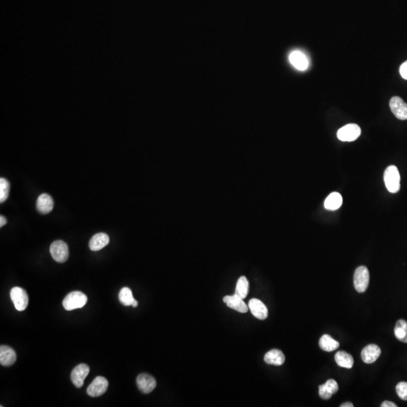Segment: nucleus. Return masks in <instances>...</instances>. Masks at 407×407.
<instances>
[{"mask_svg": "<svg viewBox=\"0 0 407 407\" xmlns=\"http://www.w3.org/2000/svg\"><path fill=\"white\" fill-rule=\"evenodd\" d=\"M384 181L387 190L391 193L399 192L401 189V176L396 166L391 165L386 168L384 174Z\"/></svg>", "mask_w": 407, "mask_h": 407, "instance_id": "obj_1", "label": "nucleus"}, {"mask_svg": "<svg viewBox=\"0 0 407 407\" xmlns=\"http://www.w3.org/2000/svg\"><path fill=\"white\" fill-rule=\"evenodd\" d=\"M88 297L80 291H73L69 293L63 301V306L66 310L81 309L86 305Z\"/></svg>", "mask_w": 407, "mask_h": 407, "instance_id": "obj_2", "label": "nucleus"}, {"mask_svg": "<svg viewBox=\"0 0 407 407\" xmlns=\"http://www.w3.org/2000/svg\"><path fill=\"white\" fill-rule=\"evenodd\" d=\"M370 282V273L366 267H360L355 270L354 274V286L358 293H363L367 290Z\"/></svg>", "mask_w": 407, "mask_h": 407, "instance_id": "obj_3", "label": "nucleus"}, {"mask_svg": "<svg viewBox=\"0 0 407 407\" xmlns=\"http://www.w3.org/2000/svg\"><path fill=\"white\" fill-rule=\"evenodd\" d=\"M50 253L52 258L60 263H65L69 257V248L68 244L61 240L54 241L51 244Z\"/></svg>", "mask_w": 407, "mask_h": 407, "instance_id": "obj_4", "label": "nucleus"}, {"mask_svg": "<svg viewBox=\"0 0 407 407\" xmlns=\"http://www.w3.org/2000/svg\"><path fill=\"white\" fill-rule=\"evenodd\" d=\"M10 297L14 303V307L19 312L25 310L29 303L28 295L21 287H13L10 292Z\"/></svg>", "mask_w": 407, "mask_h": 407, "instance_id": "obj_5", "label": "nucleus"}, {"mask_svg": "<svg viewBox=\"0 0 407 407\" xmlns=\"http://www.w3.org/2000/svg\"><path fill=\"white\" fill-rule=\"evenodd\" d=\"M361 134V129L356 124H348L341 128L337 132V137L343 142L356 140Z\"/></svg>", "mask_w": 407, "mask_h": 407, "instance_id": "obj_6", "label": "nucleus"}, {"mask_svg": "<svg viewBox=\"0 0 407 407\" xmlns=\"http://www.w3.org/2000/svg\"><path fill=\"white\" fill-rule=\"evenodd\" d=\"M109 382L106 378L97 376L87 389V394L92 398L101 396L107 392Z\"/></svg>", "mask_w": 407, "mask_h": 407, "instance_id": "obj_7", "label": "nucleus"}, {"mask_svg": "<svg viewBox=\"0 0 407 407\" xmlns=\"http://www.w3.org/2000/svg\"><path fill=\"white\" fill-rule=\"evenodd\" d=\"M90 368L85 363L78 365L72 370L71 373V380L76 388L83 386L85 378L89 374Z\"/></svg>", "mask_w": 407, "mask_h": 407, "instance_id": "obj_8", "label": "nucleus"}, {"mask_svg": "<svg viewBox=\"0 0 407 407\" xmlns=\"http://www.w3.org/2000/svg\"><path fill=\"white\" fill-rule=\"evenodd\" d=\"M136 385L141 392L149 394L155 389L156 381L150 375L142 373L136 378Z\"/></svg>", "mask_w": 407, "mask_h": 407, "instance_id": "obj_9", "label": "nucleus"}, {"mask_svg": "<svg viewBox=\"0 0 407 407\" xmlns=\"http://www.w3.org/2000/svg\"><path fill=\"white\" fill-rule=\"evenodd\" d=\"M392 113L400 120L407 119V104L399 97H394L390 100Z\"/></svg>", "mask_w": 407, "mask_h": 407, "instance_id": "obj_10", "label": "nucleus"}, {"mask_svg": "<svg viewBox=\"0 0 407 407\" xmlns=\"http://www.w3.org/2000/svg\"><path fill=\"white\" fill-rule=\"evenodd\" d=\"M250 310L255 318L260 320L267 319L268 317V309L267 306L260 299H252L250 300Z\"/></svg>", "mask_w": 407, "mask_h": 407, "instance_id": "obj_11", "label": "nucleus"}, {"mask_svg": "<svg viewBox=\"0 0 407 407\" xmlns=\"http://www.w3.org/2000/svg\"><path fill=\"white\" fill-rule=\"evenodd\" d=\"M290 64L299 70L304 71L309 68V62L305 54L299 51H294L289 56Z\"/></svg>", "mask_w": 407, "mask_h": 407, "instance_id": "obj_12", "label": "nucleus"}, {"mask_svg": "<svg viewBox=\"0 0 407 407\" xmlns=\"http://www.w3.org/2000/svg\"><path fill=\"white\" fill-rule=\"evenodd\" d=\"M380 355V348L375 344H368L361 351L362 360L366 363H374Z\"/></svg>", "mask_w": 407, "mask_h": 407, "instance_id": "obj_13", "label": "nucleus"}, {"mask_svg": "<svg viewBox=\"0 0 407 407\" xmlns=\"http://www.w3.org/2000/svg\"><path fill=\"white\" fill-rule=\"evenodd\" d=\"M223 302L227 305L228 307L234 309L240 313H246L248 311V305L243 299L238 296L233 295V296H224Z\"/></svg>", "mask_w": 407, "mask_h": 407, "instance_id": "obj_14", "label": "nucleus"}, {"mask_svg": "<svg viewBox=\"0 0 407 407\" xmlns=\"http://www.w3.org/2000/svg\"><path fill=\"white\" fill-rule=\"evenodd\" d=\"M36 207L39 213L42 214H47L53 210V199L49 195L43 193L38 198Z\"/></svg>", "mask_w": 407, "mask_h": 407, "instance_id": "obj_15", "label": "nucleus"}, {"mask_svg": "<svg viewBox=\"0 0 407 407\" xmlns=\"http://www.w3.org/2000/svg\"><path fill=\"white\" fill-rule=\"evenodd\" d=\"M16 353L9 346L0 347V363L3 366H12L16 361Z\"/></svg>", "mask_w": 407, "mask_h": 407, "instance_id": "obj_16", "label": "nucleus"}, {"mask_svg": "<svg viewBox=\"0 0 407 407\" xmlns=\"http://www.w3.org/2000/svg\"><path fill=\"white\" fill-rule=\"evenodd\" d=\"M339 390L337 382L334 379H329L324 385L319 386V395L323 400H328Z\"/></svg>", "mask_w": 407, "mask_h": 407, "instance_id": "obj_17", "label": "nucleus"}, {"mask_svg": "<svg viewBox=\"0 0 407 407\" xmlns=\"http://www.w3.org/2000/svg\"><path fill=\"white\" fill-rule=\"evenodd\" d=\"M110 238L105 233H97L90 240L89 248L92 251H98L108 245Z\"/></svg>", "mask_w": 407, "mask_h": 407, "instance_id": "obj_18", "label": "nucleus"}, {"mask_svg": "<svg viewBox=\"0 0 407 407\" xmlns=\"http://www.w3.org/2000/svg\"><path fill=\"white\" fill-rule=\"evenodd\" d=\"M264 360L268 364L281 366L284 363L285 356L280 350L272 349L266 354Z\"/></svg>", "mask_w": 407, "mask_h": 407, "instance_id": "obj_19", "label": "nucleus"}, {"mask_svg": "<svg viewBox=\"0 0 407 407\" xmlns=\"http://www.w3.org/2000/svg\"><path fill=\"white\" fill-rule=\"evenodd\" d=\"M342 204V197L339 193H332L324 202V207L328 210H336Z\"/></svg>", "mask_w": 407, "mask_h": 407, "instance_id": "obj_20", "label": "nucleus"}, {"mask_svg": "<svg viewBox=\"0 0 407 407\" xmlns=\"http://www.w3.org/2000/svg\"><path fill=\"white\" fill-rule=\"evenodd\" d=\"M335 360L337 364L343 368L351 369L354 365V359L352 356L345 351H338L336 354Z\"/></svg>", "mask_w": 407, "mask_h": 407, "instance_id": "obj_21", "label": "nucleus"}, {"mask_svg": "<svg viewBox=\"0 0 407 407\" xmlns=\"http://www.w3.org/2000/svg\"><path fill=\"white\" fill-rule=\"evenodd\" d=\"M319 345L323 351H334L339 347V341H336L331 336L325 334L320 339Z\"/></svg>", "mask_w": 407, "mask_h": 407, "instance_id": "obj_22", "label": "nucleus"}, {"mask_svg": "<svg viewBox=\"0 0 407 407\" xmlns=\"http://www.w3.org/2000/svg\"><path fill=\"white\" fill-rule=\"evenodd\" d=\"M248 292H249V282L245 276H241L237 282L235 295L244 299L248 296Z\"/></svg>", "mask_w": 407, "mask_h": 407, "instance_id": "obj_23", "label": "nucleus"}, {"mask_svg": "<svg viewBox=\"0 0 407 407\" xmlns=\"http://www.w3.org/2000/svg\"><path fill=\"white\" fill-rule=\"evenodd\" d=\"M396 338L402 342L407 343V322L404 320H399L395 328Z\"/></svg>", "mask_w": 407, "mask_h": 407, "instance_id": "obj_24", "label": "nucleus"}, {"mask_svg": "<svg viewBox=\"0 0 407 407\" xmlns=\"http://www.w3.org/2000/svg\"><path fill=\"white\" fill-rule=\"evenodd\" d=\"M119 299L121 303L125 306H130L135 301L132 290L129 287H123L119 292Z\"/></svg>", "mask_w": 407, "mask_h": 407, "instance_id": "obj_25", "label": "nucleus"}, {"mask_svg": "<svg viewBox=\"0 0 407 407\" xmlns=\"http://www.w3.org/2000/svg\"><path fill=\"white\" fill-rule=\"evenodd\" d=\"M10 184L5 178L0 179V202L3 203L9 195Z\"/></svg>", "mask_w": 407, "mask_h": 407, "instance_id": "obj_26", "label": "nucleus"}, {"mask_svg": "<svg viewBox=\"0 0 407 407\" xmlns=\"http://www.w3.org/2000/svg\"><path fill=\"white\" fill-rule=\"evenodd\" d=\"M397 394L401 399L407 401V382H401L397 385Z\"/></svg>", "mask_w": 407, "mask_h": 407, "instance_id": "obj_27", "label": "nucleus"}, {"mask_svg": "<svg viewBox=\"0 0 407 407\" xmlns=\"http://www.w3.org/2000/svg\"><path fill=\"white\" fill-rule=\"evenodd\" d=\"M400 73L404 79L407 80V61L401 65L400 68Z\"/></svg>", "mask_w": 407, "mask_h": 407, "instance_id": "obj_28", "label": "nucleus"}, {"mask_svg": "<svg viewBox=\"0 0 407 407\" xmlns=\"http://www.w3.org/2000/svg\"><path fill=\"white\" fill-rule=\"evenodd\" d=\"M382 407H397L398 406L395 404V403L391 402V401H385V402L382 403V405H381Z\"/></svg>", "mask_w": 407, "mask_h": 407, "instance_id": "obj_29", "label": "nucleus"}, {"mask_svg": "<svg viewBox=\"0 0 407 407\" xmlns=\"http://www.w3.org/2000/svg\"><path fill=\"white\" fill-rule=\"evenodd\" d=\"M6 219H5L3 216H0V226H1V227H2L4 225H5V224H6Z\"/></svg>", "mask_w": 407, "mask_h": 407, "instance_id": "obj_30", "label": "nucleus"}, {"mask_svg": "<svg viewBox=\"0 0 407 407\" xmlns=\"http://www.w3.org/2000/svg\"><path fill=\"white\" fill-rule=\"evenodd\" d=\"M340 407H354V405H353V404H351V403L347 402V403H344V404H341V405L340 406Z\"/></svg>", "mask_w": 407, "mask_h": 407, "instance_id": "obj_31", "label": "nucleus"}, {"mask_svg": "<svg viewBox=\"0 0 407 407\" xmlns=\"http://www.w3.org/2000/svg\"><path fill=\"white\" fill-rule=\"evenodd\" d=\"M137 305H138L137 301H136V299H135V301H134L133 304H132V306H133L134 308H136V306H137Z\"/></svg>", "mask_w": 407, "mask_h": 407, "instance_id": "obj_32", "label": "nucleus"}]
</instances>
